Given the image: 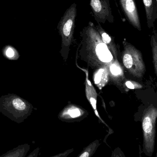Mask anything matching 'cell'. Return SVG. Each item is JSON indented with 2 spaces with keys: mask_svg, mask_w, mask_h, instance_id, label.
Listing matches in <instances>:
<instances>
[{
  "mask_svg": "<svg viewBox=\"0 0 157 157\" xmlns=\"http://www.w3.org/2000/svg\"><path fill=\"white\" fill-rule=\"evenodd\" d=\"M157 108L151 106L145 110L141 118L143 134V153L152 157L155 152L156 136Z\"/></svg>",
  "mask_w": 157,
  "mask_h": 157,
  "instance_id": "6da1fadb",
  "label": "cell"
},
{
  "mask_svg": "<svg viewBox=\"0 0 157 157\" xmlns=\"http://www.w3.org/2000/svg\"><path fill=\"white\" fill-rule=\"evenodd\" d=\"M123 44L122 59L124 68L134 77L143 78L146 69L142 52L126 41H124Z\"/></svg>",
  "mask_w": 157,
  "mask_h": 157,
  "instance_id": "7a4b0ae2",
  "label": "cell"
},
{
  "mask_svg": "<svg viewBox=\"0 0 157 157\" xmlns=\"http://www.w3.org/2000/svg\"><path fill=\"white\" fill-rule=\"evenodd\" d=\"M77 15V4L74 3L66 10L58 24V29L64 45H69L73 39Z\"/></svg>",
  "mask_w": 157,
  "mask_h": 157,
  "instance_id": "3957f363",
  "label": "cell"
},
{
  "mask_svg": "<svg viewBox=\"0 0 157 157\" xmlns=\"http://www.w3.org/2000/svg\"><path fill=\"white\" fill-rule=\"evenodd\" d=\"M90 5L93 16L98 24H104L107 21L113 23L114 17L110 0H90Z\"/></svg>",
  "mask_w": 157,
  "mask_h": 157,
  "instance_id": "277c9868",
  "label": "cell"
},
{
  "mask_svg": "<svg viewBox=\"0 0 157 157\" xmlns=\"http://www.w3.org/2000/svg\"><path fill=\"white\" fill-rule=\"evenodd\" d=\"M123 12L130 24L139 31L142 30L141 21L135 0H119Z\"/></svg>",
  "mask_w": 157,
  "mask_h": 157,
  "instance_id": "5b68a950",
  "label": "cell"
},
{
  "mask_svg": "<svg viewBox=\"0 0 157 157\" xmlns=\"http://www.w3.org/2000/svg\"><path fill=\"white\" fill-rule=\"evenodd\" d=\"M145 10L147 22L149 28L154 26L157 19V9L156 0H143Z\"/></svg>",
  "mask_w": 157,
  "mask_h": 157,
  "instance_id": "8992f818",
  "label": "cell"
},
{
  "mask_svg": "<svg viewBox=\"0 0 157 157\" xmlns=\"http://www.w3.org/2000/svg\"><path fill=\"white\" fill-rule=\"evenodd\" d=\"M96 28L99 33L100 34L102 41L108 46L109 49L112 53L114 59L115 60H118V50H117V46L114 42L113 38L103 29L100 23L96 26Z\"/></svg>",
  "mask_w": 157,
  "mask_h": 157,
  "instance_id": "52a82bcc",
  "label": "cell"
},
{
  "mask_svg": "<svg viewBox=\"0 0 157 157\" xmlns=\"http://www.w3.org/2000/svg\"><path fill=\"white\" fill-rule=\"evenodd\" d=\"M109 72L112 79L118 85L125 79L123 68L118 60H115L108 66Z\"/></svg>",
  "mask_w": 157,
  "mask_h": 157,
  "instance_id": "ba28073f",
  "label": "cell"
},
{
  "mask_svg": "<svg viewBox=\"0 0 157 157\" xmlns=\"http://www.w3.org/2000/svg\"><path fill=\"white\" fill-rule=\"evenodd\" d=\"M30 148L29 144L20 145L3 154L0 157H26Z\"/></svg>",
  "mask_w": 157,
  "mask_h": 157,
  "instance_id": "9c48e42d",
  "label": "cell"
},
{
  "mask_svg": "<svg viewBox=\"0 0 157 157\" xmlns=\"http://www.w3.org/2000/svg\"><path fill=\"white\" fill-rule=\"evenodd\" d=\"M101 143L98 139L90 143L87 146L84 147L82 152L77 157H92L96 151Z\"/></svg>",
  "mask_w": 157,
  "mask_h": 157,
  "instance_id": "30bf717a",
  "label": "cell"
},
{
  "mask_svg": "<svg viewBox=\"0 0 157 157\" xmlns=\"http://www.w3.org/2000/svg\"><path fill=\"white\" fill-rule=\"evenodd\" d=\"M109 75V70L107 67L100 69L95 75V83L96 84H100L102 83L104 85L108 80Z\"/></svg>",
  "mask_w": 157,
  "mask_h": 157,
  "instance_id": "8fae6325",
  "label": "cell"
},
{
  "mask_svg": "<svg viewBox=\"0 0 157 157\" xmlns=\"http://www.w3.org/2000/svg\"><path fill=\"white\" fill-rule=\"evenodd\" d=\"M153 35L151 36V43L153 53V63L155 67V71L157 75V32L154 29Z\"/></svg>",
  "mask_w": 157,
  "mask_h": 157,
  "instance_id": "7c38bea8",
  "label": "cell"
},
{
  "mask_svg": "<svg viewBox=\"0 0 157 157\" xmlns=\"http://www.w3.org/2000/svg\"><path fill=\"white\" fill-rule=\"evenodd\" d=\"M13 107L16 110L22 112L26 110V103L20 99L18 98H16L14 99L13 100L12 102Z\"/></svg>",
  "mask_w": 157,
  "mask_h": 157,
  "instance_id": "4fadbf2b",
  "label": "cell"
},
{
  "mask_svg": "<svg viewBox=\"0 0 157 157\" xmlns=\"http://www.w3.org/2000/svg\"><path fill=\"white\" fill-rule=\"evenodd\" d=\"M125 85L127 88L130 89H137L142 88L143 86L136 82L133 81H127L125 82Z\"/></svg>",
  "mask_w": 157,
  "mask_h": 157,
  "instance_id": "5bb4252c",
  "label": "cell"
},
{
  "mask_svg": "<svg viewBox=\"0 0 157 157\" xmlns=\"http://www.w3.org/2000/svg\"><path fill=\"white\" fill-rule=\"evenodd\" d=\"M111 157H126L120 147H116L112 152Z\"/></svg>",
  "mask_w": 157,
  "mask_h": 157,
  "instance_id": "9a60e30c",
  "label": "cell"
},
{
  "mask_svg": "<svg viewBox=\"0 0 157 157\" xmlns=\"http://www.w3.org/2000/svg\"><path fill=\"white\" fill-rule=\"evenodd\" d=\"M69 114L70 117L72 119H76L80 117L81 115V112L78 109H74L70 110L69 111Z\"/></svg>",
  "mask_w": 157,
  "mask_h": 157,
  "instance_id": "2e32d148",
  "label": "cell"
},
{
  "mask_svg": "<svg viewBox=\"0 0 157 157\" xmlns=\"http://www.w3.org/2000/svg\"><path fill=\"white\" fill-rule=\"evenodd\" d=\"M74 151V148H71V149H68L66 151H64L62 153H59L55 155L52 156L50 157H67L69 155L73 153Z\"/></svg>",
  "mask_w": 157,
  "mask_h": 157,
  "instance_id": "e0dca14e",
  "label": "cell"
},
{
  "mask_svg": "<svg viewBox=\"0 0 157 157\" xmlns=\"http://www.w3.org/2000/svg\"><path fill=\"white\" fill-rule=\"evenodd\" d=\"M40 151V149L39 147H37L26 157H37L39 154Z\"/></svg>",
  "mask_w": 157,
  "mask_h": 157,
  "instance_id": "ac0fdd59",
  "label": "cell"
},
{
  "mask_svg": "<svg viewBox=\"0 0 157 157\" xmlns=\"http://www.w3.org/2000/svg\"><path fill=\"white\" fill-rule=\"evenodd\" d=\"M6 54L7 57H9V58H12V57H14V50L12 48H9L6 50Z\"/></svg>",
  "mask_w": 157,
  "mask_h": 157,
  "instance_id": "d6986e66",
  "label": "cell"
},
{
  "mask_svg": "<svg viewBox=\"0 0 157 157\" xmlns=\"http://www.w3.org/2000/svg\"><path fill=\"white\" fill-rule=\"evenodd\" d=\"M90 101H91V104H92L93 108H94L95 109H96V99L93 98H91V99H90Z\"/></svg>",
  "mask_w": 157,
  "mask_h": 157,
  "instance_id": "ffe728a7",
  "label": "cell"
},
{
  "mask_svg": "<svg viewBox=\"0 0 157 157\" xmlns=\"http://www.w3.org/2000/svg\"><path fill=\"white\" fill-rule=\"evenodd\" d=\"M139 150H139V155H140V157H142V153H143V151L140 145H139Z\"/></svg>",
  "mask_w": 157,
  "mask_h": 157,
  "instance_id": "44dd1931",
  "label": "cell"
},
{
  "mask_svg": "<svg viewBox=\"0 0 157 157\" xmlns=\"http://www.w3.org/2000/svg\"><path fill=\"white\" fill-rule=\"evenodd\" d=\"M156 6H157V0H156Z\"/></svg>",
  "mask_w": 157,
  "mask_h": 157,
  "instance_id": "7402d4cb",
  "label": "cell"
},
{
  "mask_svg": "<svg viewBox=\"0 0 157 157\" xmlns=\"http://www.w3.org/2000/svg\"><path fill=\"white\" fill-rule=\"evenodd\" d=\"M155 157H157V151Z\"/></svg>",
  "mask_w": 157,
  "mask_h": 157,
  "instance_id": "603a6c76",
  "label": "cell"
}]
</instances>
